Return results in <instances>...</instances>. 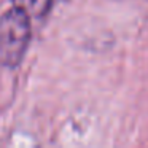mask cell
<instances>
[{
	"label": "cell",
	"mask_w": 148,
	"mask_h": 148,
	"mask_svg": "<svg viewBox=\"0 0 148 148\" xmlns=\"http://www.w3.org/2000/svg\"><path fill=\"white\" fill-rule=\"evenodd\" d=\"M30 40V16L13 7L0 18V65L14 67L21 62Z\"/></svg>",
	"instance_id": "1"
},
{
	"label": "cell",
	"mask_w": 148,
	"mask_h": 148,
	"mask_svg": "<svg viewBox=\"0 0 148 148\" xmlns=\"http://www.w3.org/2000/svg\"><path fill=\"white\" fill-rule=\"evenodd\" d=\"M53 0H13L14 7H19L29 16L43 18L51 8Z\"/></svg>",
	"instance_id": "2"
}]
</instances>
